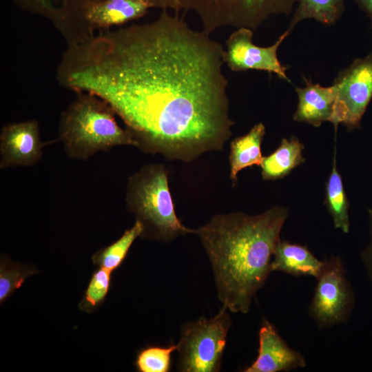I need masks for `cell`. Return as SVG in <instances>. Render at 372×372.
<instances>
[{
    "mask_svg": "<svg viewBox=\"0 0 372 372\" xmlns=\"http://www.w3.org/2000/svg\"><path fill=\"white\" fill-rule=\"evenodd\" d=\"M224 48L178 14L101 31L68 46L59 85L105 101L138 147L192 161L221 150L231 135Z\"/></svg>",
    "mask_w": 372,
    "mask_h": 372,
    "instance_id": "cell-1",
    "label": "cell"
},
{
    "mask_svg": "<svg viewBox=\"0 0 372 372\" xmlns=\"http://www.w3.org/2000/svg\"><path fill=\"white\" fill-rule=\"evenodd\" d=\"M288 217L274 207L257 215L218 214L195 229L211 262L218 298L232 313H247L270 273L273 251Z\"/></svg>",
    "mask_w": 372,
    "mask_h": 372,
    "instance_id": "cell-2",
    "label": "cell"
},
{
    "mask_svg": "<svg viewBox=\"0 0 372 372\" xmlns=\"http://www.w3.org/2000/svg\"><path fill=\"white\" fill-rule=\"evenodd\" d=\"M75 94L61 112L58 127V141L69 158L85 161L116 146H136L130 132L118 124L116 113L105 101L87 92Z\"/></svg>",
    "mask_w": 372,
    "mask_h": 372,
    "instance_id": "cell-3",
    "label": "cell"
},
{
    "mask_svg": "<svg viewBox=\"0 0 372 372\" xmlns=\"http://www.w3.org/2000/svg\"><path fill=\"white\" fill-rule=\"evenodd\" d=\"M125 201L129 211L143 225V238L169 242L195 233V229L185 227L176 216L167 170L163 165H145L130 176Z\"/></svg>",
    "mask_w": 372,
    "mask_h": 372,
    "instance_id": "cell-4",
    "label": "cell"
},
{
    "mask_svg": "<svg viewBox=\"0 0 372 372\" xmlns=\"http://www.w3.org/2000/svg\"><path fill=\"white\" fill-rule=\"evenodd\" d=\"M161 9L191 11L209 34L222 27L256 30L269 17L289 15L298 0H159Z\"/></svg>",
    "mask_w": 372,
    "mask_h": 372,
    "instance_id": "cell-5",
    "label": "cell"
},
{
    "mask_svg": "<svg viewBox=\"0 0 372 372\" xmlns=\"http://www.w3.org/2000/svg\"><path fill=\"white\" fill-rule=\"evenodd\" d=\"M225 307L213 318H200L181 326L177 368L184 372H217L231 326Z\"/></svg>",
    "mask_w": 372,
    "mask_h": 372,
    "instance_id": "cell-6",
    "label": "cell"
},
{
    "mask_svg": "<svg viewBox=\"0 0 372 372\" xmlns=\"http://www.w3.org/2000/svg\"><path fill=\"white\" fill-rule=\"evenodd\" d=\"M342 259L332 256L324 260L309 306V316L320 329L344 324L350 320L355 294Z\"/></svg>",
    "mask_w": 372,
    "mask_h": 372,
    "instance_id": "cell-7",
    "label": "cell"
},
{
    "mask_svg": "<svg viewBox=\"0 0 372 372\" xmlns=\"http://www.w3.org/2000/svg\"><path fill=\"white\" fill-rule=\"evenodd\" d=\"M333 85L335 101L331 123L349 130L359 127L372 99V51L341 70Z\"/></svg>",
    "mask_w": 372,
    "mask_h": 372,
    "instance_id": "cell-8",
    "label": "cell"
},
{
    "mask_svg": "<svg viewBox=\"0 0 372 372\" xmlns=\"http://www.w3.org/2000/svg\"><path fill=\"white\" fill-rule=\"evenodd\" d=\"M291 32L287 29L273 44L261 47L253 43V30L245 27L237 28L226 41L227 50L223 53L224 63L232 71H266L290 82L287 69L281 64L277 53L279 47Z\"/></svg>",
    "mask_w": 372,
    "mask_h": 372,
    "instance_id": "cell-9",
    "label": "cell"
},
{
    "mask_svg": "<svg viewBox=\"0 0 372 372\" xmlns=\"http://www.w3.org/2000/svg\"><path fill=\"white\" fill-rule=\"evenodd\" d=\"M43 145L37 120L5 125L0 133V169L37 164Z\"/></svg>",
    "mask_w": 372,
    "mask_h": 372,
    "instance_id": "cell-10",
    "label": "cell"
},
{
    "mask_svg": "<svg viewBox=\"0 0 372 372\" xmlns=\"http://www.w3.org/2000/svg\"><path fill=\"white\" fill-rule=\"evenodd\" d=\"M104 0H13L21 9L48 19L68 45L77 43L82 19L92 6ZM156 7L157 0H146Z\"/></svg>",
    "mask_w": 372,
    "mask_h": 372,
    "instance_id": "cell-11",
    "label": "cell"
},
{
    "mask_svg": "<svg viewBox=\"0 0 372 372\" xmlns=\"http://www.w3.org/2000/svg\"><path fill=\"white\" fill-rule=\"evenodd\" d=\"M150 8L146 0H104L94 4L83 14L76 45L92 37L96 30H109L143 17Z\"/></svg>",
    "mask_w": 372,
    "mask_h": 372,
    "instance_id": "cell-12",
    "label": "cell"
},
{
    "mask_svg": "<svg viewBox=\"0 0 372 372\" xmlns=\"http://www.w3.org/2000/svg\"><path fill=\"white\" fill-rule=\"evenodd\" d=\"M258 354L245 372H280L306 367L303 355L290 347L268 320L259 329Z\"/></svg>",
    "mask_w": 372,
    "mask_h": 372,
    "instance_id": "cell-13",
    "label": "cell"
},
{
    "mask_svg": "<svg viewBox=\"0 0 372 372\" xmlns=\"http://www.w3.org/2000/svg\"><path fill=\"white\" fill-rule=\"evenodd\" d=\"M303 87H296L298 101L293 119L297 122L320 127L323 122L331 121L335 101L333 85L324 87L305 79Z\"/></svg>",
    "mask_w": 372,
    "mask_h": 372,
    "instance_id": "cell-14",
    "label": "cell"
},
{
    "mask_svg": "<svg viewBox=\"0 0 372 372\" xmlns=\"http://www.w3.org/2000/svg\"><path fill=\"white\" fill-rule=\"evenodd\" d=\"M323 264L324 260L317 258L306 246L280 240L273 251L271 269L296 277L316 278Z\"/></svg>",
    "mask_w": 372,
    "mask_h": 372,
    "instance_id": "cell-15",
    "label": "cell"
},
{
    "mask_svg": "<svg viewBox=\"0 0 372 372\" xmlns=\"http://www.w3.org/2000/svg\"><path fill=\"white\" fill-rule=\"evenodd\" d=\"M265 134V127L262 123L256 124L244 136L236 138L230 145L229 157L230 178L234 185L237 181L238 173L245 167L260 165L263 157L261 143Z\"/></svg>",
    "mask_w": 372,
    "mask_h": 372,
    "instance_id": "cell-16",
    "label": "cell"
},
{
    "mask_svg": "<svg viewBox=\"0 0 372 372\" xmlns=\"http://www.w3.org/2000/svg\"><path fill=\"white\" fill-rule=\"evenodd\" d=\"M304 145L295 136L282 138L279 147L270 155L263 157L260 164L263 180H274L287 176L295 167L304 162Z\"/></svg>",
    "mask_w": 372,
    "mask_h": 372,
    "instance_id": "cell-17",
    "label": "cell"
},
{
    "mask_svg": "<svg viewBox=\"0 0 372 372\" xmlns=\"http://www.w3.org/2000/svg\"><path fill=\"white\" fill-rule=\"evenodd\" d=\"M344 10V0H298L287 29L292 31L305 19L332 25L340 19Z\"/></svg>",
    "mask_w": 372,
    "mask_h": 372,
    "instance_id": "cell-18",
    "label": "cell"
},
{
    "mask_svg": "<svg viewBox=\"0 0 372 372\" xmlns=\"http://www.w3.org/2000/svg\"><path fill=\"white\" fill-rule=\"evenodd\" d=\"M324 205L333 219L334 227L348 233L350 227L349 201L335 160L326 185Z\"/></svg>",
    "mask_w": 372,
    "mask_h": 372,
    "instance_id": "cell-19",
    "label": "cell"
},
{
    "mask_svg": "<svg viewBox=\"0 0 372 372\" xmlns=\"http://www.w3.org/2000/svg\"><path fill=\"white\" fill-rule=\"evenodd\" d=\"M143 231V225L136 220L117 240L97 251L92 257L93 263L113 272L122 264L130 247L138 237L141 236Z\"/></svg>",
    "mask_w": 372,
    "mask_h": 372,
    "instance_id": "cell-20",
    "label": "cell"
},
{
    "mask_svg": "<svg viewBox=\"0 0 372 372\" xmlns=\"http://www.w3.org/2000/svg\"><path fill=\"white\" fill-rule=\"evenodd\" d=\"M37 273L38 271L34 266L15 262L1 255L0 262L1 304L22 285L27 278Z\"/></svg>",
    "mask_w": 372,
    "mask_h": 372,
    "instance_id": "cell-21",
    "label": "cell"
},
{
    "mask_svg": "<svg viewBox=\"0 0 372 372\" xmlns=\"http://www.w3.org/2000/svg\"><path fill=\"white\" fill-rule=\"evenodd\" d=\"M112 272L99 268L92 276L81 301L79 304L80 310L91 313L104 302L110 286Z\"/></svg>",
    "mask_w": 372,
    "mask_h": 372,
    "instance_id": "cell-22",
    "label": "cell"
},
{
    "mask_svg": "<svg viewBox=\"0 0 372 372\" xmlns=\"http://www.w3.org/2000/svg\"><path fill=\"white\" fill-rule=\"evenodd\" d=\"M178 350V344L167 347H148L137 354L135 365L140 372H167L170 369L171 355Z\"/></svg>",
    "mask_w": 372,
    "mask_h": 372,
    "instance_id": "cell-23",
    "label": "cell"
},
{
    "mask_svg": "<svg viewBox=\"0 0 372 372\" xmlns=\"http://www.w3.org/2000/svg\"><path fill=\"white\" fill-rule=\"evenodd\" d=\"M369 242L360 253V259L372 285V209H369Z\"/></svg>",
    "mask_w": 372,
    "mask_h": 372,
    "instance_id": "cell-24",
    "label": "cell"
},
{
    "mask_svg": "<svg viewBox=\"0 0 372 372\" xmlns=\"http://www.w3.org/2000/svg\"><path fill=\"white\" fill-rule=\"evenodd\" d=\"M359 8L365 13L372 27V0H355Z\"/></svg>",
    "mask_w": 372,
    "mask_h": 372,
    "instance_id": "cell-25",
    "label": "cell"
}]
</instances>
